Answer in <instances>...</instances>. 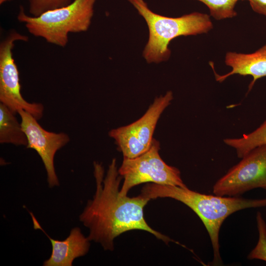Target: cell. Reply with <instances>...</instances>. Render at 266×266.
<instances>
[{"mask_svg":"<svg viewBox=\"0 0 266 266\" xmlns=\"http://www.w3.org/2000/svg\"><path fill=\"white\" fill-rule=\"evenodd\" d=\"M144 19L149 35L142 55L149 64H159L168 60L170 41L180 36L206 33L213 28L210 16L193 12L178 17L158 14L152 11L144 0H127Z\"/></svg>","mask_w":266,"mask_h":266,"instance_id":"3957f363","label":"cell"},{"mask_svg":"<svg viewBox=\"0 0 266 266\" xmlns=\"http://www.w3.org/2000/svg\"><path fill=\"white\" fill-rule=\"evenodd\" d=\"M96 0H74L60 8L47 11L39 16H29L22 6L17 16L32 35L42 37L47 42L65 47L68 34L87 31L94 15Z\"/></svg>","mask_w":266,"mask_h":266,"instance_id":"277c9868","label":"cell"},{"mask_svg":"<svg viewBox=\"0 0 266 266\" xmlns=\"http://www.w3.org/2000/svg\"><path fill=\"white\" fill-rule=\"evenodd\" d=\"M35 230L42 231L50 240L52 253L45 260L44 266H71L75 259L85 255L89 251L90 240L85 237L78 227L72 229L66 239L56 240L51 238L41 227L32 212H30Z\"/></svg>","mask_w":266,"mask_h":266,"instance_id":"30bf717a","label":"cell"},{"mask_svg":"<svg viewBox=\"0 0 266 266\" xmlns=\"http://www.w3.org/2000/svg\"><path fill=\"white\" fill-rule=\"evenodd\" d=\"M10 0H0V4H1L4 2H6L7 1Z\"/></svg>","mask_w":266,"mask_h":266,"instance_id":"ac0fdd59","label":"cell"},{"mask_svg":"<svg viewBox=\"0 0 266 266\" xmlns=\"http://www.w3.org/2000/svg\"><path fill=\"white\" fill-rule=\"evenodd\" d=\"M28 40L27 36L13 30L0 42V101L14 114L24 110L38 120L42 117L43 106L40 103L29 102L23 98L19 71L12 54L16 41Z\"/></svg>","mask_w":266,"mask_h":266,"instance_id":"ba28073f","label":"cell"},{"mask_svg":"<svg viewBox=\"0 0 266 266\" xmlns=\"http://www.w3.org/2000/svg\"><path fill=\"white\" fill-rule=\"evenodd\" d=\"M266 190V145L250 151L213 186L215 195L239 197L256 188Z\"/></svg>","mask_w":266,"mask_h":266,"instance_id":"52a82bcc","label":"cell"},{"mask_svg":"<svg viewBox=\"0 0 266 266\" xmlns=\"http://www.w3.org/2000/svg\"><path fill=\"white\" fill-rule=\"evenodd\" d=\"M96 189L92 200H88L79 216L80 221L89 229L90 241L100 244L105 250L113 251L114 240L127 231H146L167 244L174 242L169 237L155 231L146 222L144 208L150 200L139 195L130 197L119 190L122 177L116 160L113 159L104 176L101 164L94 163Z\"/></svg>","mask_w":266,"mask_h":266,"instance_id":"6da1fadb","label":"cell"},{"mask_svg":"<svg viewBox=\"0 0 266 266\" xmlns=\"http://www.w3.org/2000/svg\"><path fill=\"white\" fill-rule=\"evenodd\" d=\"M252 10L266 17V0H247Z\"/></svg>","mask_w":266,"mask_h":266,"instance_id":"e0dca14e","label":"cell"},{"mask_svg":"<svg viewBox=\"0 0 266 266\" xmlns=\"http://www.w3.org/2000/svg\"><path fill=\"white\" fill-rule=\"evenodd\" d=\"M149 199L169 198L190 208L200 219L209 234L213 251V265L222 263L220 252L219 232L221 226L230 215L244 209L266 206V198L248 199L239 197L206 195L187 187L149 183L141 190Z\"/></svg>","mask_w":266,"mask_h":266,"instance_id":"7a4b0ae2","label":"cell"},{"mask_svg":"<svg viewBox=\"0 0 266 266\" xmlns=\"http://www.w3.org/2000/svg\"><path fill=\"white\" fill-rule=\"evenodd\" d=\"M259 233L258 242L247 256L249 260H260L266 262V223L260 212L256 215Z\"/></svg>","mask_w":266,"mask_h":266,"instance_id":"9a60e30c","label":"cell"},{"mask_svg":"<svg viewBox=\"0 0 266 266\" xmlns=\"http://www.w3.org/2000/svg\"><path fill=\"white\" fill-rule=\"evenodd\" d=\"M173 99L172 92L167 91L165 95L156 98L138 120L109 132V136L114 139L123 158L137 157L150 148L158 121Z\"/></svg>","mask_w":266,"mask_h":266,"instance_id":"8992f818","label":"cell"},{"mask_svg":"<svg viewBox=\"0 0 266 266\" xmlns=\"http://www.w3.org/2000/svg\"><path fill=\"white\" fill-rule=\"evenodd\" d=\"M224 61L232 69L223 75L215 73L216 81L222 82L234 74L250 75L253 79L248 87L250 91L258 79L266 76V43L253 53L228 52Z\"/></svg>","mask_w":266,"mask_h":266,"instance_id":"8fae6325","label":"cell"},{"mask_svg":"<svg viewBox=\"0 0 266 266\" xmlns=\"http://www.w3.org/2000/svg\"><path fill=\"white\" fill-rule=\"evenodd\" d=\"M205 4L209 9L210 16L217 20L232 18L237 15L235 10L239 0H196Z\"/></svg>","mask_w":266,"mask_h":266,"instance_id":"5bb4252c","label":"cell"},{"mask_svg":"<svg viewBox=\"0 0 266 266\" xmlns=\"http://www.w3.org/2000/svg\"><path fill=\"white\" fill-rule=\"evenodd\" d=\"M29 12L33 16L36 17L52 9L66 6L71 0H28Z\"/></svg>","mask_w":266,"mask_h":266,"instance_id":"2e32d148","label":"cell"},{"mask_svg":"<svg viewBox=\"0 0 266 266\" xmlns=\"http://www.w3.org/2000/svg\"><path fill=\"white\" fill-rule=\"evenodd\" d=\"M18 113L28 139L27 148L35 150L42 159L47 172L49 186L52 188L59 186L54 167V157L57 151L69 141L68 135L64 133L46 131L35 118L24 110H19Z\"/></svg>","mask_w":266,"mask_h":266,"instance_id":"9c48e42d","label":"cell"},{"mask_svg":"<svg viewBox=\"0 0 266 266\" xmlns=\"http://www.w3.org/2000/svg\"><path fill=\"white\" fill-rule=\"evenodd\" d=\"M15 115L5 105L0 103V142L27 146L26 135Z\"/></svg>","mask_w":266,"mask_h":266,"instance_id":"7c38bea8","label":"cell"},{"mask_svg":"<svg viewBox=\"0 0 266 266\" xmlns=\"http://www.w3.org/2000/svg\"><path fill=\"white\" fill-rule=\"evenodd\" d=\"M160 142L153 138L150 148L145 153L133 158H123L118 168L124 178L120 192L127 195L130 189L144 183L187 187L179 170L166 164L159 154Z\"/></svg>","mask_w":266,"mask_h":266,"instance_id":"5b68a950","label":"cell"},{"mask_svg":"<svg viewBox=\"0 0 266 266\" xmlns=\"http://www.w3.org/2000/svg\"><path fill=\"white\" fill-rule=\"evenodd\" d=\"M224 142L233 148L241 159L256 147L266 145V120L253 132L240 137L225 138Z\"/></svg>","mask_w":266,"mask_h":266,"instance_id":"4fadbf2b","label":"cell"}]
</instances>
